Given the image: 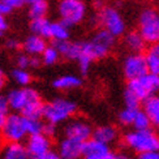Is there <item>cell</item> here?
<instances>
[{
  "instance_id": "6da1fadb",
  "label": "cell",
  "mask_w": 159,
  "mask_h": 159,
  "mask_svg": "<svg viewBox=\"0 0 159 159\" xmlns=\"http://www.w3.org/2000/svg\"><path fill=\"white\" fill-rule=\"evenodd\" d=\"M124 142L138 154L159 151V136L151 129L129 132L124 136Z\"/></svg>"
},
{
  "instance_id": "7a4b0ae2",
  "label": "cell",
  "mask_w": 159,
  "mask_h": 159,
  "mask_svg": "<svg viewBox=\"0 0 159 159\" xmlns=\"http://www.w3.org/2000/svg\"><path fill=\"white\" fill-rule=\"evenodd\" d=\"M77 111V104L65 98H55L51 102L44 104L43 117L51 124H60L75 115Z\"/></svg>"
},
{
  "instance_id": "3957f363",
  "label": "cell",
  "mask_w": 159,
  "mask_h": 159,
  "mask_svg": "<svg viewBox=\"0 0 159 159\" xmlns=\"http://www.w3.org/2000/svg\"><path fill=\"white\" fill-rule=\"evenodd\" d=\"M138 31L146 43H159V13L155 9H145L138 18Z\"/></svg>"
},
{
  "instance_id": "277c9868",
  "label": "cell",
  "mask_w": 159,
  "mask_h": 159,
  "mask_svg": "<svg viewBox=\"0 0 159 159\" xmlns=\"http://www.w3.org/2000/svg\"><path fill=\"white\" fill-rule=\"evenodd\" d=\"M86 13V7L82 0H61L59 4V15L65 25L70 28L80 24L84 20Z\"/></svg>"
},
{
  "instance_id": "5b68a950",
  "label": "cell",
  "mask_w": 159,
  "mask_h": 159,
  "mask_svg": "<svg viewBox=\"0 0 159 159\" xmlns=\"http://www.w3.org/2000/svg\"><path fill=\"white\" fill-rule=\"evenodd\" d=\"M2 136L4 140L11 142H21L28 136L25 125V117L21 114H11L7 117V121L2 129Z\"/></svg>"
},
{
  "instance_id": "8992f818",
  "label": "cell",
  "mask_w": 159,
  "mask_h": 159,
  "mask_svg": "<svg viewBox=\"0 0 159 159\" xmlns=\"http://www.w3.org/2000/svg\"><path fill=\"white\" fill-rule=\"evenodd\" d=\"M98 18L103 25V29L110 31L114 37L121 35L125 31V22L121 15L115 8H111V7L102 8Z\"/></svg>"
},
{
  "instance_id": "52a82bcc",
  "label": "cell",
  "mask_w": 159,
  "mask_h": 159,
  "mask_svg": "<svg viewBox=\"0 0 159 159\" xmlns=\"http://www.w3.org/2000/svg\"><path fill=\"white\" fill-rule=\"evenodd\" d=\"M124 76L128 81L138 80L149 73L146 56L142 54H133L129 55L124 60Z\"/></svg>"
},
{
  "instance_id": "ba28073f",
  "label": "cell",
  "mask_w": 159,
  "mask_h": 159,
  "mask_svg": "<svg viewBox=\"0 0 159 159\" xmlns=\"http://www.w3.org/2000/svg\"><path fill=\"white\" fill-rule=\"evenodd\" d=\"M93 128L90 127L89 123L85 120L77 119V120H70L64 128V134L68 138H73V140L86 142L93 138Z\"/></svg>"
},
{
  "instance_id": "9c48e42d",
  "label": "cell",
  "mask_w": 159,
  "mask_h": 159,
  "mask_svg": "<svg viewBox=\"0 0 159 159\" xmlns=\"http://www.w3.org/2000/svg\"><path fill=\"white\" fill-rule=\"evenodd\" d=\"M26 150L30 155V159H38L39 157H42L43 154L51 150V140L43 133L29 136Z\"/></svg>"
},
{
  "instance_id": "30bf717a",
  "label": "cell",
  "mask_w": 159,
  "mask_h": 159,
  "mask_svg": "<svg viewBox=\"0 0 159 159\" xmlns=\"http://www.w3.org/2000/svg\"><path fill=\"white\" fill-rule=\"evenodd\" d=\"M84 143L85 142L73 140V138L64 137L59 142L57 153L60 154L63 159H81L84 151Z\"/></svg>"
},
{
  "instance_id": "8fae6325",
  "label": "cell",
  "mask_w": 159,
  "mask_h": 159,
  "mask_svg": "<svg viewBox=\"0 0 159 159\" xmlns=\"http://www.w3.org/2000/svg\"><path fill=\"white\" fill-rule=\"evenodd\" d=\"M43 112H44V103L42 102L41 95H39V93L35 89L30 88L29 102L21 111V115L26 119H42Z\"/></svg>"
},
{
  "instance_id": "7c38bea8",
  "label": "cell",
  "mask_w": 159,
  "mask_h": 159,
  "mask_svg": "<svg viewBox=\"0 0 159 159\" xmlns=\"http://www.w3.org/2000/svg\"><path fill=\"white\" fill-rule=\"evenodd\" d=\"M111 154L110 146L95 140H89L84 143L82 158L84 159H107Z\"/></svg>"
},
{
  "instance_id": "4fadbf2b",
  "label": "cell",
  "mask_w": 159,
  "mask_h": 159,
  "mask_svg": "<svg viewBox=\"0 0 159 159\" xmlns=\"http://www.w3.org/2000/svg\"><path fill=\"white\" fill-rule=\"evenodd\" d=\"M30 97V88H24V89H13L8 93L7 99H8L9 107L13 111L21 112L25 106L29 102Z\"/></svg>"
},
{
  "instance_id": "5bb4252c",
  "label": "cell",
  "mask_w": 159,
  "mask_h": 159,
  "mask_svg": "<svg viewBox=\"0 0 159 159\" xmlns=\"http://www.w3.org/2000/svg\"><path fill=\"white\" fill-rule=\"evenodd\" d=\"M55 47L57 48L59 54L69 60H78L81 55L82 42H69V41H61V42H54Z\"/></svg>"
},
{
  "instance_id": "9a60e30c",
  "label": "cell",
  "mask_w": 159,
  "mask_h": 159,
  "mask_svg": "<svg viewBox=\"0 0 159 159\" xmlns=\"http://www.w3.org/2000/svg\"><path fill=\"white\" fill-rule=\"evenodd\" d=\"M48 46L46 43V39L42 37H38L31 34L25 39L24 42V50L28 55L31 56H38V55H43V52L46 51Z\"/></svg>"
},
{
  "instance_id": "2e32d148",
  "label": "cell",
  "mask_w": 159,
  "mask_h": 159,
  "mask_svg": "<svg viewBox=\"0 0 159 159\" xmlns=\"http://www.w3.org/2000/svg\"><path fill=\"white\" fill-rule=\"evenodd\" d=\"M2 159H30V155L21 142H11L4 146Z\"/></svg>"
},
{
  "instance_id": "e0dca14e",
  "label": "cell",
  "mask_w": 159,
  "mask_h": 159,
  "mask_svg": "<svg viewBox=\"0 0 159 159\" xmlns=\"http://www.w3.org/2000/svg\"><path fill=\"white\" fill-rule=\"evenodd\" d=\"M116 138H117V130L115 127H111V125H102V127L95 128L94 132H93V140L106 145L112 143Z\"/></svg>"
},
{
  "instance_id": "ac0fdd59",
  "label": "cell",
  "mask_w": 159,
  "mask_h": 159,
  "mask_svg": "<svg viewBox=\"0 0 159 159\" xmlns=\"http://www.w3.org/2000/svg\"><path fill=\"white\" fill-rule=\"evenodd\" d=\"M51 25H52V22H50L48 20L44 17V18L31 20L29 28H30L31 34L38 35V37H42L44 39H48V38H52Z\"/></svg>"
},
{
  "instance_id": "d6986e66",
  "label": "cell",
  "mask_w": 159,
  "mask_h": 159,
  "mask_svg": "<svg viewBox=\"0 0 159 159\" xmlns=\"http://www.w3.org/2000/svg\"><path fill=\"white\" fill-rule=\"evenodd\" d=\"M125 44L127 47L136 52V54H141V52L146 48V42L140 34V31H130L125 35Z\"/></svg>"
},
{
  "instance_id": "ffe728a7",
  "label": "cell",
  "mask_w": 159,
  "mask_h": 159,
  "mask_svg": "<svg viewBox=\"0 0 159 159\" xmlns=\"http://www.w3.org/2000/svg\"><path fill=\"white\" fill-rule=\"evenodd\" d=\"M143 111L150 117L153 124H159V97L153 95L143 102Z\"/></svg>"
},
{
  "instance_id": "44dd1931",
  "label": "cell",
  "mask_w": 159,
  "mask_h": 159,
  "mask_svg": "<svg viewBox=\"0 0 159 159\" xmlns=\"http://www.w3.org/2000/svg\"><path fill=\"white\" fill-rule=\"evenodd\" d=\"M81 84H82V81L80 77L67 75V76L57 77L55 81L52 82V86L59 90H68V89H76L78 86H81Z\"/></svg>"
},
{
  "instance_id": "7402d4cb",
  "label": "cell",
  "mask_w": 159,
  "mask_h": 159,
  "mask_svg": "<svg viewBox=\"0 0 159 159\" xmlns=\"http://www.w3.org/2000/svg\"><path fill=\"white\" fill-rule=\"evenodd\" d=\"M145 56H146L149 73L159 76V43L151 44Z\"/></svg>"
},
{
  "instance_id": "603a6c76",
  "label": "cell",
  "mask_w": 159,
  "mask_h": 159,
  "mask_svg": "<svg viewBox=\"0 0 159 159\" xmlns=\"http://www.w3.org/2000/svg\"><path fill=\"white\" fill-rule=\"evenodd\" d=\"M115 38L116 37L112 35L110 31H107L106 29H102V30H99L97 33L91 41L94 42L97 46H99L101 48H103L104 51L110 52V50L112 48V46L115 44Z\"/></svg>"
},
{
  "instance_id": "cb8c5ba5",
  "label": "cell",
  "mask_w": 159,
  "mask_h": 159,
  "mask_svg": "<svg viewBox=\"0 0 159 159\" xmlns=\"http://www.w3.org/2000/svg\"><path fill=\"white\" fill-rule=\"evenodd\" d=\"M140 80V82L142 85V88L145 89V91L148 93L149 97H153L155 93L159 91V76L158 75H153V73H148L146 76H143Z\"/></svg>"
},
{
  "instance_id": "d4e9b609",
  "label": "cell",
  "mask_w": 159,
  "mask_h": 159,
  "mask_svg": "<svg viewBox=\"0 0 159 159\" xmlns=\"http://www.w3.org/2000/svg\"><path fill=\"white\" fill-rule=\"evenodd\" d=\"M69 28L64 22H52L51 25V34L52 39L55 42H61V41H68L69 38Z\"/></svg>"
},
{
  "instance_id": "484cf974",
  "label": "cell",
  "mask_w": 159,
  "mask_h": 159,
  "mask_svg": "<svg viewBox=\"0 0 159 159\" xmlns=\"http://www.w3.org/2000/svg\"><path fill=\"white\" fill-rule=\"evenodd\" d=\"M48 11V3L46 0H38L34 4L30 5L29 11V17L31 20H38V18H44Z\"/></svg>"
},
{
  "instance_id": "4316f807",
  "label": "cell",
  "mask_w": 159,
  "mask_h": 159,
  "mask_svg": "<svg viewBox=\"0 0 159 159\" xmlns=\"http://www.w3.org/2000/svg\"><path fill=\"white\" fill-rule=\"evenodd\" d=\"M25 125H26L28 136H35V134H41L43 132L44 123L41 119H26L25 117Z\"/></svg>"
},
{
  "instance_id": "83f0119b",
  "label": "cell",
  "mask_w": 159,
  "mask_h": 159,
  "mask_svg": "<svg viewBox=\"0 0 159 159\" xmlns=\"http://www.w3.org/2000/svg\"><path fill=\"white\" fill-rule=\"evenodd\" d=\"M153 124L150 120V117L146 115V112L143 110H138L136 119H134V123H133V127L136 130H148L150 129V125Z\"/></svg>"
},
{
  "instance_id": "f1b7e54d",
  "label": "cell",
  "mask_w": 159,
  "mask_h": 159,
  "mask_svg": "<svg viewBox=\"0 0 159 159\" xmlns=\"http://www.w3.org/2000/svg\"><path fill=\"white\" fill-rule=\"evenodd\" d=\"M137 112H138V110H133V108H127V107H125L120 112V114H119V121H120L123 125H133Z\"/></svg>"
},
{
  "instance_id": "f546056e",
  "label": "cell",
  "mask_w": 159,
  "mask_h": 159,
  "mask_svg": "<svg viewBox=\"0 0 159 159\" xmlns=\"http://www.w3.org/2000/svg\"><path fill=\"white\" fill-rule=\"evenodd\" d=\"M59 56H60V54H59V51L55 46H48V47L46 48V51L43 52L42 59L46 65H52L57 61Z\"/></svg>"
},
{
  "instance_id": "4dcf8cb0",
  "label": "cell",
  "mask_w": 159,
  "mask_h": 159,
  "mask_svg": "<svg viewBox=\"0 0 159 159\" xmlns=\"http://www.w3.org/2000/svg\"><path fill=\"white\" fill-rule=\"evenodd\" d=\"M12 77L18 85H21V86L29 85L31 81V76H30L29 72H26V69H20V68L15 69L12 72Z\"/></svg>"
},
{
  "instance_id": "1f68e13d",
  "label": "cell",
  "mask_w": 159,
  "mask_h": 159,
  "mask_svg": "<svg viewBox=\"0 0 159 159\" xmlns=\"http://www.w3.org/2000/svg\"><path fill=\"white\" fill-rule=\"evenodd\" d=\"M9 103L7 97L0 95V132H2L4 124L7 121V117H8V112H9Z\"/></svg>"
},
{
  "instance_id": "d6a6232c",
  "label": "cell",
  "mask_w": 159,
  "mask_h": 159,
  "mask_svg": "<svg viewBox=\"0 0 159 159\" xmlns=\"http://www.w3.org/2000/svg\"><path fill=\"white\" fill-rule=\"evenodd\" d=\"M124 102H125V107L133 108V110H138V107H140V104H141L140 99H138L133 93H130L127 89H125V93H124Z\"/></svg>"
},
{
  "instance_id": "836d02e7",
  "label": "cell",
  "mask_w": 159,
  "mask_h": 159,
  "mask_svg": "<svg viewBox=\"0 0 159 159\" xmlns=\"http://www.w3.org/2000/svg\"><path fill=\"white\" fill-rule=\"evenodd\" d=\"M30 61H31V57L28 54H21L17 57V65L20 69H26L28 67H30Z\"/></svg>"
},
{
  "instance_id": "e575fe53",
  "label": "cell",
  "mask_w": 159,
  "mask_h": 159,
  "mask_svg": "<svg viewBox=\"0 0 159 159\" xmlns=\"http://www.w3.org/2000/svg\"><path fill=\"white\" fill-rule=\"evenodd\" d=\"M42 133L44 136H47L48 138L54 137L56 134V125L55 124H51V123H44V127H43V132Z\"/></svg>"
},
{
  "instance_id": "d590c367",
  "label": "cell",
  "mask_w": 159,
  "mask_h": 159,
  "mask_svg": "<svg viewBox=\"0 0 159 159\" xmlns=\"http://www.w3.org/2000/svg\"><path fill=\"white\" fill-rule=\"evenodd\" d=\"M2 3L7 4V5H9L11 8H21V7L25 4L24 0H0Z\"/></svg>"
},
{
  "instance_id": "8d00e7d4",
  "label": "cell",
  "mask_w": 159,
  "mask_h": 159,
  "mask_svg": "<svg viewBox=\"0 0 159 159\" xmlns=\"http://www.w3.org/2000/svg\"><path fill=\"white\" fill-rule=\"evenodd\" d=\"M137 159H159V151H149V153L138 154Z\"/></svg>"
},
{
  "instance_id": "74e56055",
  "label": "cell",
  "mask_w": 159,
  "mask_h": 159,
  "mask_svg": "<svg viewBox=\"0 0 159 159\" xmlns=\"http://www.w3.org/2000/svg\"><path fill=\"white\" fill-rule=\"evenodd\" d=\"M38 159H63V158L60 157V154H59L57 151L50 150V151H47L46 154H43L42 157H39Z\"/></svg>"
},
{
  "instance_id": "f35d334b",
  "label": "cell",
  "mask_w": 159,
  "mask_h": 159,
  "mask_svg": "<svg viewBox=\"0 0 159 159\" xmlns=\"http://www.w3.org/2000/svg\"><path fill=\"white\" fill-rule=\"evenodd\" d=\"M12 12V8L9 5H7V4H4V3H2L0 2V13H2V15H8V13H11Z\"/></svg>"
},
{
  "instance_id": "ab89813d",
  "label": "cell",
  "mask_w": 159,
  "mask_h": 159,
  "mask_svg": "<svg viewBox=\"0 0 159 159\" xmlns=\"http://www.w3.org/2000/svg\"><path fill=\"white\" fill-rule=\"evenodd\" d=\"M8 29V24H7V20H5V17H4V15H2L0 13V31H4V30H7Z\"/></svg>"
},
{
  "instance_id": "60d3db41",
  "label": "cell",
  "mask_w": 159,
  "mask_h": 159,
  "mask_svg": "<svg viewBox=\"0 0 159 159\" xmlns=\"http://www.w3.org/2000/svg\"><path fill=\"white\" fill-rule=\"evenodd\" d=\"M7 47L8 48H12V50H17L20 47V43L17 41H15V39H11V41L7 42Z\"/></svg>"
},
{
  "instance_id": "b9f144b4",
  "label": "cell",
  "mask_w": 159,
  "mask_h": 159,
  "mask_svg": "<svg viewBox=\"0 0 159 159\" xmlns=\"http://www.w3.org/2000/svg\"><path fill=\"white\" fill-rule=\"evenodd\" d=\"M107 159H129L128 157H125V155H123V154H115V153H111L108 157H107Z\"/></svg>"
},
{
  "instance_id": "7bdbcfd3",
  "label": "cell",
  "mask_w": 159,
  "mask_h": 159,
  "mask_svg": "<svg viewBox=\"0 0 159 159\" xmlns=\"http://www.w3.org/2000/svg\"><path fill=\"white\" fill-rule=\"evenodd\" d=\"M30 65H31V67H34V68H37V67L41 65V60H39L37 56H33L31 57V61H30Z\"/></svg>"
},
{
  "instance_id": "ee69618b",
  "label": "cell",
  "mask_w": 159,
  "mask_h": 159,
  "mask_svg": "<svg viewBox=\"0 0 159 159\" xmlns=\"http://www.w3.org/2000/svg\"><path fill=\"white\" fill-rule=\"evenodd\" d=\"M4 85H5V76L3 73V70L0 69V89H2Z\"/></svg>"
},
{
  "instance_id": "f6af8a7d",
  "label": "cell",
  "mask_w": 159,
  "mask_h": 159,
  "mask_svg": "<svg viewBox=\"0 0 159 159\" xmlns=\"http://www.w3.org/2000/svg\"><path fill=\"white\" fill-rule=\"evenodd\" d=\"M24 2H25L26 4H29V5H31V4H34L35 2H38V0H24Z\"/></svg>"
},
{
  "instance_id": "bcb514c9",
  "label": "cell",
  "mask_w": 159,
  "mask_h": 159,
  "mask_svg": "<svg viewBox=\"0 0 159 159\" xmlns=\"http://www.w3.org/2000/svg\"><path fill=\"white\" fill-rule=\"evenodd\" d=\"M2 34H3V33H2V31H0V37H2Z\"/></svg>"
},
{
  "instance_id": "7dc6e473",
  "label": "cell",
  "mask_w": 159,
  "mask_h": 159,
  "mask_svg": "<svg viewBox=\"0 0 159 159\" xmlns=\"http://www.w3.org/2000/svg\"><path fill=\"white\" fill-rule=\"evenodd\" d=\"M158 128H159V124H158Z\"/></svg>"
}]
</instances>
